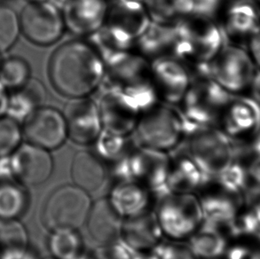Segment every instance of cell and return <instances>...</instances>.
<instances>
[{
	"mask_svg": "<svg viewBox=\"0 0 260 259\" xmlns=\"http://www.w3.org/2000/svg\"><path fill=\"white\" fill-rule=\"evenodd\" d=\"M134 133L141 146L166 152L185 138V121L171 105L159 102L142 113Z\"/></svg>",
	"mask_w": 260,
	"mask_h": 259,
	"instance_id": "7",
	"label": "cell"
},
{
	"mask_svg": "<svg viewBox=\"0 0 260 259\" xmlns=\"http://www.w3.org/2000/svg\"><path fill=\"white\" fill-rule=\"evenodd\" d=\"M192 3L193 14L215 20L225 6V0H192Z\"/></svg>",
	"mask_w": 260,
	"mask_h": 259,
	"instance_id": "40",
	"label": "cell"
},
{
	"mask_svg": "<svg viewBox=\"0 0 260 259\" xmlns=\"http://www.w3.org/2000/svg\"><path fill=\"white\" fill-rule=\"evenodd\" d=\"M162 232L155 212L123 218L121 241L135 252L145 253L161 242Z\"/></svg>",
	"mask_w": 260,
	"mask_h": 259,
	"instance_id": "22",
	"label": "cell"
},
{
	"mask_svg": "<svg viewBox=\"0 0 260 259\" xmlns=\"http://www.w3.org/2000/svg\"><path fill=\"white\" fill-rule=\"evenodd\" d=\"M249 44V53L255 65L260 68V28L259 30L250 39Z\"/></svg>",
	"mask_w": 260,
	"mask_h": 259,
	"instance_id": "41",
	"label": "cell"
},
{
	"mask_svg": "<svg viewBox=\"0 0 260 259\" xmlns=\"http://www.w3.org/2000/svg\"><path fill=\"white\" fill-rule=\"evenodd\" d=\"M98 107L103 130L125 137L134 133L145 111L136 99L111 88H104Z\"/></svg>",
	"mask_w": 260,
	"mask_h": 259,
	"instance_id": "13",
	"label": "cell"
},
{
	"mask_svg": "<svg viewBox=\"0 0 260 259\" xmlns=\"http://www.w3.org/2000/svg\"><path fill=\"white\" fill-rule=\"evenodd\" d=\"M22 140V127L19 121L7 115L0 116V159L9 157Z\"/></svg>",
	"mask_w": 260,
	"mask_h": 259,
	"instance_id": "35",
	"label": "cell"
},
{
	"mask_svg": "<svg viewBox=\"0 0 260 259\" xmlns=\"http://www.w3.org/2000/svg\"><path fill=\"white\" fill-rule=\"evenodd\" d=\"M250 149L257 155V157H260V131L255 134V138L251 144Z\"/></svg>",
	"mask_w": 260,
	"mask_h": 259,
	"instance_id": "46",
	"label": "cell"
},
{
	"mask_svg": "<svg viewBox=\"0 0 260 259\" xmlns=\"http://www.w3.org/2000/svg\"><path fill=\"white\" fill-rule=\"evenodd\" d=\"M150 22L143 3L111 0L102 27L127 50L134 51L136 40L144 33Z\"/></svg>",
	"mask_w": 260,
	"mask_h": 259,
	"instance_id": "12",
	"label": "cell"
},
{
	"mask_svg": "<svg viewBox=\"0 0 260 259\" xmlns=\"http://www.w3.org/2000/svg\"><path fill=\"white\" fill-rule=\"evenodd\" d=\"M21 33L19 14L12 7L0 5V57L16 44Z\"/></svg>",
	"mask_w": 260,
	"mask_h": 259,
	"instance_id": "33",
	"label": "cell"
},
{
	"mask_svg": "<svg viewBox=\"0 0 260 259\" xmlns=\"http://www.w3.org/2000/svg\"><path fill=\"white\" fill-rule=\"evenodd\" d=\"M9 166L22 186H39L52 175L53 160L50 151L25 141L9 156Z\"/></svg>",
	"mask_w": 260,
	"mask_h": 259,
	"instance_id": "16",
	"label": "cell"
},
{
	"mask_svg": "<svg viewBox=\"0 0 260 259\" xmlns=\"http://www.w3.org/2000/svg\"><path fill=\"white\" fill-rule=\"evenodd\" d=\"M153 192L131 179H116L109 195V202L123 218L151 211Z\"/></svg>",
	"mask_w": 260,
	"mask_h": 259,
	"instance_id": "23",
	"label": "cell"
},
{
	"mask_svg": "<svg viewBox=\"0 0 260 259\" xmlns=\"http://www.w3.org/2000/svg\"><path fill=\"white\" fill-rule=\"evenodd\" d=\"M48 248L55 259H79L85 255V246L78 230L51 232Z\"/></svg>",
	"mask_w": 260,
	"mask_h": 259,
	"instance_id": "31",
	"label": "cell"
},
{
	"mask_svg": "<svg viewBox=\"0 0 260 259\" xmlns=\"http://www.w3.org/2000/svg\"><path fill=\"white\" fill-rule=\"evenodd\" d=\"M106 161L99 154L80 151L75 154L71 164V178L75 186L87 193L102 187L107 179Z\"/></svg>",
	"mask_w": 260,
	"mask_h": 259,
	"instance_id": "25",
	"label": "cell"
},
{
	"mask_svg": "<svg viewBox=\"0 0 260 259\" xmlns=\"http://www.w3.org/2000/svg\"><path fill=\"white\" fill-rule=\"evenodd\" d=\"M155 216L162 235L179 242L188 240L204 222L200 202L193 193H165Z\"/></svg>",
	"mask_w": 260,
	"mask_h": 259,
	"instance_id": "6",
	"label": "cell"
},
{
	"mask_svg": "<svg viewBox=\"0 0 260 259\" xmlns=\"http://www.w3.org/2000/svg\"><path fill=\"white\" fill-rule=\"evenodd\" d=\"M177 44L175 25L160 24L151 21L144 33L136 40L134 51L148 61L176 58Z\"/></svg>",
	"mask_w": 260,
	"mask_h": 259,
	"instance_id": "24",
	"label": "cell"
},
{
	"mask_svg": "<svg viewBox=\"0 0 260 259\" xmlns=\"http://www.w3.org/2000/svg\"><path fill=\"white\" fill-rule=\"evenodd\" d=\"M19 16L21 33L37 46L56 43L66 28L62 12L49 0L27 4Z\"/></svg>",
	"mask_w": 260,
	"mask_h": 259,
	"instance_id": "11",
	"label": "cell"
},
{
	"mask_svg": "<svg viewBox=\"0 0 260 259\" xmlns=\"http://www.w3.org/2000/svg\"><path fill=\"white\" fill-rule=\"evenodd\" d=\"M131 1H136V2H141V3H143L144 0H131Z\"/></svg>",
	"mask_w": 260,
	"mask_h": 259,
	"instance_id": "50",
	"label": "cell"
},
{
	"mask_svg": "<svg viewBox=\"0 0 260 259\" xmlns=\"http://www.w3.org/2000/svg\"><path fill=\"white\" fill-rule=\"evenodd\" d=\"M233 95L211 77L191 81L180 106V115L186 123L197 126H217Z\"/></svg>",
	"mask_w": 260,
	"mask_h": 259,
	"instance_id": "5",
	"label": "cell"
},
{
	"mask_svg": "<svg viewBox=\"0 0 260 259\" xmlns=\"http://www.w3.org/2000/svg\"><path fill=\"white\" fill-rule=\"evenodd\" d=\"M251 251L242 246L233 247L228 251V259H247L251 254Z\"/></svg>",
	"mask_w": 260,
	"mask_h": 259,
	"instance_id": "42",
	"label": "cell"
},
{
	"mask_svg": "<svg viewBox=\"0 0 260 259\" xmlns=\"http://www.w3.org/2000/svg\"><path fill=\"white\" fill-rule=\"evenodd\" d=\"M186 123L188 154L208 176H216L232 165L243 149L236 140L229 138L216 126H197Z\"/></svg>",
	"mask_w": 260,
	"mask_h": 259,
	"instance_id": "3",
	"label": "cell"
},
{
	"mask_svg": "<svg viewBox=\"0 0 260 259\" xmlns=\"http://www.w3.org/2000/svg\"><path fill=\"white\" fill-rule=\"evenodd\" d=\"M28 207V196L17 182L0 183V220L18 219Z\"/></svg>",
	"mask_w": 260,
	"mask_h": 259,
	"instance_id": "30",
	"label": "cell"
},
{
	"mask_svg": "<svg viewBox=\"0 0 260 259\" xmlns=\"http://www.w3.org/2000/svg\"><path fill=\"white\" fill-rule=\"evenodd\" d=\"M9 91L0 82V116L7 115Z\"/></svg>",
	"mask_w": 260,
	"mask_h": 259,
	"instance_id": "44",
	"label": "cell"
},
{
	"mask_svg": "<svg viewBox=\"0 0 260 259\" xmlns=\"http://www.w3.org/2000/svg\"><path fill=\"white\" fill-rule=\"evenodd\" d=\"M249 91H250V97L260 104V70L254 75Z\"/></svg>",
	"mask_w": 260,
	"mask_h": 259,
	"instance_id": "43",
	"label": "cell"
},
{
	"mask_svg": "<svg viewBox=\"0 0 260 259\" xmlns=\"http://www.w3.org/2000/svg\"><path fill=\"white\" fill-rule=\"evenodd\" d=\"M188 240V246L197 259L217 258L226 249L225 237L219 228L206 221Z\"/></svg>",
	"mask_w": 260,
	"mask_h": 259,
	"instance_id": "28",
	"label": "cell"
},
{
	"mask_svg": "<svg viewBox=\"0 0 260 259\" xmlns=\"http://www.w3.org/2000/svg\"><path fill=\"white\" fill-rule=\"evenodd\" d=\"M170 161L171 158L164 151L143 146L133 148L125 156L116 161V179H131L153 193L165 195L169 192L166 181Z\"/></svg>",
	"mask_w": 260,
	"mask_h": 259,
	"instance_id": "8",
	"label": "cell"
},
{
	"mask_svg": "<svg viewBox=\"0 0 260 259\" xmlns=\"http://www.w3.org/2000/svg\"><path fill=\"white\" fill-rule=\"evenodd\" d=\"M48 75L59 93L71 99L83 98L102 84L105 63L87 41L71 40L53 52Z\"/></svg>",
	"mask_w": 260,
	"mask_h": 259,
	"instance_id": "1",
	"label": "cell"
},
{
	"mask_svg": "<svg viewBox=\"0 0 260 259\" xmlns=\"http://www.w3.org/2000/svg\"><path fill=\"white\" fill-rule=\"evenodd\" d=\"M256 2H257V5H258V7H260V0H255Z\"/></svg>",
	"mask_w": 260,
	"mask_h": 259,
	"instance_id": "51",
	"label": "cell"
},
{
	"mask_svg": "<svg viewBox=\"0 0 260 259\" xmlns=\"http://www.w3.org/2000/svg\"><path fill=\"white\" fill-rule=\"evenodd\" d=\"M211 177L204 173L189 154L179 155L170 161L166 186L172 193H193Z\"/></svg>",
	"mask_w": 260,
	"mask_h": 259,
	"instance_id": "26",
	"label": "cell"
},
{
	"mask_svg": "<svg viewBox=\"0 0 260 259\" xmlns=\"http://www.w3.org/2000/svg\"><path fill=\"white\" fill-rule=\"evenodd\" d=\"M22 133L26 142L52 151L61 147L68 139L63 113L42 106L23 121Z\"/></svg>",
	"mask_w": 260,
	"mask_h": 259,
	"instance_id": "14",
	"label": "cell"
},
{
	"mask_svg": "<svg viewBox=\"0 0 260 259\" xmlns=\"http://www.w3.org/2000/svg\"><path fill=\"white\" fill-rule=\"evenodd\" d=\"M123 221L109 198H102L91 203L85 224L94 242L100 245H108L121 240Z\"/></svg>",
	"mask_w": 260,
	"mask_h": 259,
	"instance_id": "21",
	"label": "cell"
},
{
	"mask_svg": "<svg viewBox=\"0 0 260 259\" xmlns=\"http://www.w3.org/2000/svg\"><path fill=\"white\" fill-rule=\"evenodd\" d=\"M94 145L96 154L105 161H118L133 149L129 147L126 137L117 135L106 130H102Z\"/></svg>",
	"mask_w": 260,
	"mask_h": 259,
	"instance_id": "34",
	"label": "cell"
},
{
	"mask_svg": "<svg viewBox=\"0 0 260 259\" xmlns=\"http://www.w3.org/2000/svg\"><path fill=\"white\" fill-rule=\"evenodd\" d=\"M255 73V63L249 51L238 45H225L210 62L211 78L232 95L249 91Z\"/></svg>",
	"mask_w": 260,
	"mask_h": 259,
	"instance_id": "10",
	"label": "cell"
},
{
	"mask_svg": "<svg viewBox=\"0 0 260 259\" xmlns=\"http://www.w3.org/2000/svg\"><path fill=\"white\" fill-rule=\"evenodd\" d=\"M249 175L257 185H260V157L254 160L249 167Z\"/></svg>",
	"mask_w": 260,
	"mask_h": 259,
	"instance_id": "45",
	"label": "cell"
},
{
	"mask_svg": "<svg viewBox=\"0 0 260 259\" xmlns=\"http://www.w3.org/2000/svg\"><path fill=\"white\" fill-rule=\"evenodd\" d=\"M217 176L218 182L230 193H239L246 188L247 174L242 165L233 163Z\"/></svg>",
	"mask_w": 260,
	"mask_h": 259,
	"instance_id": "37",
	"label": "cell"
},
{
	"mask_svg": "<svg viewBox=\"0 0 260 259\" xmlns=\"http://www.w3.org/2000/svg\"><path fill=\"white\" fill-rule=\"evenodd\" d=\"M46 90L40 81L31 77L21 87L9 91L7 116L24 121L35 110L44 106Z\"/></svg>",
	"mask_w": 260,
	"mask_h": 259,
	"instance_id": "27",
	"label": "cell"
},
{
	"mask_svg": "<svg viewBox=\"0 0 260 259\" xmlns=\"http://www.w3.org/2000/svg\"><path fill=\"white\" fill-rule=\"evenodd\" d=\"M175 27L176 58L186 66L191 80L210 77V62L225 46V37L217 21L192 14Z\"/></svg>",
	"mask_w": 260,
	"mask_h": 259,
	"instance_id": "2",
	"label": "cell"
},
{
	"mask_svg": "<svg viewBox=\"0 0 260 259\" xmlns=\"http://www.w3.org/2000/svg\"><path fill=\"white\" fill-rule=\"evenodd\" d=\"M89 193L75 185L53 191L45 203L42 221L50 231L78 230L85 224L91 206Z\"/></svg>",
	"mask_w": 260,
	"mask_h": 259,
	"instance_id": "9",
	"label": "cell"
},
{
	"mask_svg": "<svg viewBox=\"0 0 260 259\" xmlns=\"http://www.w3.org/2000/svg\"><path fill=\"white\" fill-rule=\"evenodd\" d=\"M28 3H35V2H44V1H47V0H27Z\"/></svg>",
	"mask_w": 260,
	"mask_h": 259,
	"instance_id": "49",
	"label": "cell"
},
{
	"mask_svg": "<svg viewBox=\"0 0 260 259\" xmlns=\"http://www.w3.org/2000/svg\"><path fill=\"white\" fill-rule=\"evenodd\" d=\"M109 7V0H67L61 11L65 28L87 38L104 25Z\"/></svg>",
	"mask_w": 260,
	"mask_h": 259,
	"instance_id": "20",
	"label": "cell"
},
{
	"mask_svg": "<svg viewBox=\"0 0 260 259\" xmlns=\"http://www.w3.org/2000/svg\"><path fill=\"white\" fill-rule=\"evenodd\" d=\"M218 22L225 39L237 45L249 42L260 28V7L255 0L225 2Z\"/></svg>",
	"mask_w": 260,
	"mask_h": 259,
	"instance_id": "17",
	"label": "cell"
},
{
	"mask_svg": "<svg viewBox=\"0 0 260 259\" xmlns=\"http://www.w3.org/2000/svg\"><path fill=\"white\" fill-rule=\"evenodd\" d=\"M102 84L134 97L145 110L159 102L152 86L150 61L134 51L116 56L106 64Z\"/></svg>",
	"mask_w": 260,
	"mask_h": 259,
	"instance_id": "4",
	"label": "cell"
},
{
	"mask_svg": "<svg viewBox=\"0 0 260 259\" xmlns=\"http://www.w3.org/2000/svg\"><path fill=\"white\" fill-rule=\"evenodd\" d=\"M2 1H4V0H0V2H2Z\"/></svg>",
	"mask_w": 260,
	"mask_h": 259,
	"instance_id": "52",
	"label": "cell"
},
{
	"mask_svg": "<svg viewBox=\"0 0 260 259\" xmlns=\"http://www.w3.org/2000/svg\"><path fill=\"white\" fill-rule=\"evenodd\" d=\"M254 210H255V211H256V213H257V217H258V219H259L260 222V204H258V205H257V206H255ZM257 237L260 239V234L259 235L257 236Z\"/></svg>",
	"mask_w": 260,
	"mask_h": 259,
	"instance_id": "48",
	"label": "cell"
},
{
	"mask_svg": "<svg viewBox=\"0 0 260 259\" xmlns=\"http://www.w3.org/2000/svg\"><path fill=\"white\" fill-rule=\"evenodd\" d=\"M152 86L159 102L179 105L191 84L186 66L177 58L150 61Z\"/></svg>",
	"mask_w": 260,
	"mask_h": 259,
	"instance_id": "15",
	"label": "cell"
},
{
	"mask_svg": "<svg viewBox=\"0 0 260 259\" xmlns=\"http://www.w3.org/2000/svg\"><path fill=\"white\" fill-rule=\"evenodd\" d=\"M232 140L255 135L260 131V104L251 97L232 98L217 126Z\"/></svg>",
	"mask_w": 260,
	"mask_h": 259,
	"instance_id": "19",
	"label": "cell"
},
{
	"mask_svg": "<svg viewBox=\"0 0 260 259\" xmlns=\"http://www.w3.org/2000/svg\"><path fill=\"white\" fill-rule=\"evenodd\" d=\"M30 78V66L23 58L8 56L0 60V82L7 91L21 87Z\"/></svg>",
	"mask_w": 260,
	"mask_h": 259,
	"instance_id": "32",
	"label": "cell"
},
{
	"mask_svg": "<svg viewBox=\"0 0 260 259\" xmlns=\"http://www.w3.org/2000/svg\"><path fill=\"white\" fill-rule=\"evenodd\" d=\"M146 11L152 22L176 25L193 14L192 0H144Z\"/></svg>",
	"mask_w": 260,
	"mask_h": 259,
	"instance_id": "29",
	"label": "cell"
},
{
	"mask_svg": "<svg viewBox=\"0 0 260 259\" xmlns=\"http://www.w3.org/2000/svg\"><path fill=\"white\" fill-rule=\"evenodd\" d=\"M68 138L79 145L94 144L103 130L99 107L88 97L71 99L64 109Z\"/></svg>",
	"mask_w": 260,
	"mask_h": 259,
	"instance_id": "18",
	"label": "cell"
},
{
	"mask_svg": "<svg viewBox=\"0 0 260 259\" xmlns=\"http://www.w3.org/2000/svg\"><path fill=\"white\" fill-rule=\"evenodd\" d=\"M134 259H160L155 255V253H140V255H136Z\"/></svg>",
	"mask_w": 260,
	"mask_h": 259,
	"instance_id": "47",
	"label": "cell"
},
{
	"mask_svg": "<svg viewBox=\"0 0 260 259\" xmlns=\"http://www.w3.org/2000/svg\"><path fill=\"white\" fill-rule=\"evenodd\" d=\"M17 220H0V246H2L5 251L25 249L27 247V233Z\"/></svg>",
	"mask_w": 260,
	"mask_h": 259,
	"instance_id": "36",
	"label": "cell"
},
{
	"mask_svg": "<svg viewBox=\"0 0 260 259\" xmlns=\"http://www.w3.org/2000/svg\"><path fill=\"white\" fill-rule=\"evenodd\" d=\"M135 251L121 240L108 245H101L85 255V259H134Z\"/></svg>",
	"mask_w": 260,
	"mask_h": 259,
	"instance_id": "38",
	"label": "cell"
},
{
	"mask_svg": "<svg viewBox=\"0 0 260 259\" xmlns=\"http://www.w3.org/2000/svg\"><path fill=\"white\" fill-rule=\"evenodd\" d=\"M153 250L160 259H197L189 246L179 241L161 242Z\"/></svg>",
	"mask_w": 260,
	"mask_h": 259,
	"instance_id": "39",
	"label": "cell"
}]
</instances>
